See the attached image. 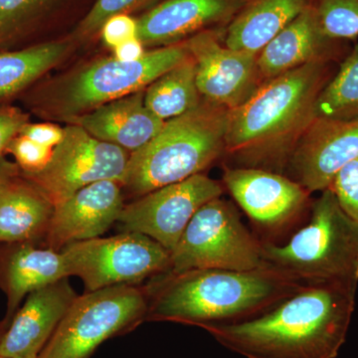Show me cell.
<instances>
[{"label": "cell", "instance_id": "cell-2", "mask_svg": "<svg viewBox=\"0 0 358 358\" xmlns=\"http://www.w3.org/2000/svg\"><path fill=\"white\" fill-rule=\"evenodd\" d=\"M334 62L313 61L264 82L229 110L225 155L231 166L285 174L289 157L315 117Z\"/></svg>", "mask_w": 358, "mask_h": 358}, {"label": "cell", "instance_id": "cell-20", "mask_svg": "<svg viewBox=\"0 0 358 358\" xmlns=\"http://www.w3.org/2000/svg\"><path fill=\"white\" fill-rule=\"evenodd\" d=\"M63 254L35 243L13 244L0 262V288L7 296V319L32 292L69 278Z\"/></svg>", "mask_w": 358, "mask_h": 358}, {"label": "cell", "instance_id": "cell-14", "mask_svg": "<svg viewBox=\"0 0 358 358\" xmlns=\"http://www.w3.org/2000/svg\"><path fill=\"white\" fill-rule=\"evenodd\" d=\"M358 159V117H315L287 166L285 174L308 192H322L346 164Z\"/></svg>", "mask_w": 358, "mask_h": 358}, {"label": "cell", "instance_id": "cell-16", "mask_svg": "<svg viewBox=\"0 0 358 358\" xmlns=\"http://www.w3.org/2000/svg\"><path fill=\"white\" fill-rule=\"evenodd\" d=\"M249 0H162L136 20L143 46L180 43L197 33L226 29Z\"/></svg>", "mask_w": 358, "mask_h": 358}, {"label": "cell", "instance_id": "cell-32", "mask_svg": "<svg viewBox=\"0 0 358 358\" xmlns=\"http://www.w3.org/2000/svg\"><path fill=\"white\" fill-rule=\"evenodd\" d=\"M27 122H29L28 115L17 108H0V171L6 164L2 155L6 152L10 141L20 133Z\"/></svg>", "mask_w": 358, "mask_h": 358}, {"label": "cell", "instance_id": "cell-27", "mask_svg": "<svg viewBox=\"0 0 358 358\" xmlns=\"http://www.w3.org/2000/svg\"><path fill=\"white\" fill-rule=\"evenodd\" d=\"M55 0H0V45L21 34Z\"/></svg>", "mask_w": 358, "mask_h": 358}, {"label": "cell", "instance_id": "cell-8", "mask_svg": "<svg viewBox=\"0 0 358 358\" xmlns=\"http://www.w3.org/2000/svg\"><path fill=\"white\" fill-rule=\"evenodd\" d=\"M262 247V241L242 222L234 204L218 197L205 203L188 223L171 251L167 272L254 270L265 266Z\"/></svg>", "mask_w": 358, "mask_h": 358}, {"label": "cell", "instance_id": "cell-31", "mask_svg": "<svg viewBox=\"0 0 358 358\" xmlns=\"http://www.w3.org/2000/svg\"><path fill=\"white\" fill-rule=\"evenodd\" d=\"M100 32L103 42L115 49L129 40L138 38V24L129 14H117L103 23Z\"/></svg>", "mask_w": 358, "mask_h": 358}, {"label": "cell", "instance_id": "cell-9", "mask_svg": "<svg viewBox=\"0 0 358 358\" xmlns=\"http://www.w3.org/2000/svg\"><path fill=\"white\" fill-rule=\"evenodd\" d=\"M71 275L83 281L87 292L138 285L169 270L171 252L138 232L124 231L109 238L76 242L61 250Z\"/></svg>", "mask_w": 358, "mask_h": 358}, {"label": "cell", "instance_id": "cell-6", "mask_svg": "<svg viewBox=\"0 0 358 358\" xmlns=\"http://www.w3.org/2000/svg\"><path fill=\"white\" fill-rule=\"evenodd\" d=\"M189 57L183 41L145 52L136 61L103 59L59 85L49 99V110L70 121L105 103L143 91Z\"/></svg>", "mask_w": 358, "mask_h": 358}, {"label": "cell", "instance_id": "cell-26", "mask_svg": "<svg viewBox=\"0 0 358 358\" xmlns=\"http://www.w3.org/2000/svg\"><path fill=\"white\" fill-rule=\"evenodd\" d=\"M322 32L348 42L358 38V0H310Z\"/></svg>", "mask_w": 358, "mask_h": 358}, {"label": "cell", "instance_id": "cell-19", "mask_svg": "<svg viewBox=\"0 0 358 358\" xmlns=\"http://www.w3.org/2000/svg\"><path fill=\"white\" fill-rule=\"evenodd\" d=\"M99 140L124 148L129 154L145 147L164 122L145 105V90L105 103L70 120Z\"/></svg>", "mask_w": 358, "mask_h": 358}, {"label": "cell", "instance_id": "cell-11", "mask_svg": "<svg viewBox=\"0 0 358 358\" xmlns=\"http://www.w3.org/2000/svg\"><path fill=\"white\" fill-rule=\"evenodd\" d=\"M131 154L99 140L76 124L64 128V136L41 171L21 173L53 205L85 186L102 180H124Z\"/></svg>", "mask_w": 358, "mask_h": 358}, {"label": "cell", "instance_id": "cell-1", "mask_svg": "<svg viewBox=\"0 0 358 358\" xmlns=\"http://www.w3.org/2000/svg\"><path fill=\"white\" fill-rule=\"evenodd\" d=\"M357 289L303 285L255 317L203 329L244 358H336L348 336Z\"/></svg>", "mask_w": 358, "mask_h": 358}, {"label": "cell", "instance_id": "cell-13", "mask_svg": "<svg viewBox=\"0 0 358 358\" xmlns=\"http://www.w3.org/2000/svg\"><path fill=\"white\" fill-rule=\"evenodd\" d=\"M225 29L207 30L185 40L196 65V85L207 102L232 110L246 102L264 83L256 54L224 43Z\"/></svg>", "mask_w": 358, "mask_h": 358}, {"label": "cell", "instance_id": "cell-10", "mask_svg": "<svg viewBox=\"0 0 358 358\" xmlns=\"http://www.w3.org/2000/svg\"><path fill=\"white\" fill-rule=\"evenodd\" d=\"M222 185L248 216L262 242L278 243V238L310 215L312 193L286 174L225 166Z\"/></svg>", "mask_w": 358, "mask_h": 358}, {"label": "cell", "instance_id": "cell-25", "mask_svg": "<svg viewBox=\"0 0 358 358\" xmlns=\"http://www.w3.org/2000/svg\"><path fill=\"white\" fill-rule=\"evenodd\" d=\"M315 117L334 120L358 117V41L320 92Z\"/></svg>", "mask_w": 358, "mask_h": 358}, {"label": "cell", "instance_id": "cell-36", "mask_svg": "<svg viewBox=\"0 0 358 358\" xmlns=\"http://www.w3.org/2000/svg\"><path fill=\"white\" fill-rule=\"evenodd\" d=\"M11 319H6L3 322H0V343H1L2 338H3L4 334H6L7 327L10 324Z\"/></svg>", "mask_w": 358, "mask_h": 358}, {"label": "cell", "instance_id": "cell-34", "mask_svg": "<svg viewBox=\"0 0 358 358\" xmlns=\"http://www.w3.org/2000/svg\"><path fill=\"white\" fill-rule=\"evenodd\" d=\"M115 57L120 61H136L145 55V46L140 40L134 38L124 42L114 49Z\"/></svg>", "mask_w": 358, "mask_h": 358}, {"label": "cell", "instance_id": "cell-35", "mask_svg": "<svg viewBox=\"0 0 358 358\" xmlns=\"http://www.w3.org/2000/svg\"><path fill=\"white\" fill-rule=\"evenodd\" d=\"M16 174H17L16 167L6 162V166L0 171V197H1L2 193H3L4 189H6L9 181H10Z\"/></svg>", "mask_w": 358, "mask_h": 358}, {"label": "cell", "instance_id": "cell-7", "mask_svg": "<svg viewBox=\"0 0 358 358\" xmlns=\"http://www.w3.org/2000/svg\"><path fill=\"white\" fill-rule=\"evenodd\" d=\"M147 288L110 287L78 296L38 358H90L103 341L147 320Z\"/></svg>", "mask_w": 358, "mask_h": 358}, {"label": "cell", "instance_id": "cell-37", "mask_svg": "<svg viewBox=\"0 0 358 358\" xmlns=\"http://www.w3.org/2000/svg\"><path fill=\"white\" fill-rule=\"evenodd\" d=\"M0 358H20V357H0ZM26 358H38V357H26Z\"/></svg>", "mask_w": 358, "mask_h": 358}, {"label": "cell", "instance_id": "cell-5", "mask_svg": "<svg viewBox=\"0 0 358 358\" xmlns=\"http://www.w3.org/2000/svg\"><path fill=\"white\" fill-rule=\"evenodd\" d=\"M262 243L264 265L300 284L358 286V222L331 188L313 200L307 222L288 241Z\"/></svg>", "mask_w": 358, "mask_h": 358}, {"label": "cell", "instance_id": "cell-18", "mask_svg": "<svg viewBox=\"0 0 358 358\" xmlns=\"http://www.w3.org/2000/svg\"><path fill=\"white\" fill-rule=\"evenodd\" d=\"M346 42L327 37L313 6L299 14L257 56L263 82L280 76L313 61L338 62L348 55Z\"/></svg>", "mask_w": 358, "mask_h": 358}, {"label": "cell", "instance_id": "cell-3", "mask_svg": "<svg viewBox=\"0 0 358 358\" xmlns=\"http://www.w3.org/2000/svg\"><path fill=\"white\" fill-rule=\"evenodd\" d=\"M301 286L268 266L249 271L197 268L162 273L145 287L147 320L201 329L236 324L265 313Z\"/></svg>", "mask_w": 358, "mask_h": 358}, {"label": "cell", "instance_id": "cell-29", "mask_svg": "<svg viewBox=\"0 0 358 358\" xmlns=\"http://www.w3.org/2000/svg\"><path fill=\"white\" fill-rule=\"evenodd\" d=\"M54 150L18 134L9 143L6 152H10L15 157L23 173H33L46 166Z\"/></svg>", "mask_w": 358, "mask_h": 358}, {"label": "cell", "instance_id": "cell-30", "mask_svg": "<svg viewBox=\"0 0 358 358\" xmlns=\"http://www.w3.org/2000/svg\"><path fill=\"white\" fill-rule=\"evenodd\" d=\"M329 188L333 190L343 211L358 222V159L343 166Z\"/></svg>", "mask_w": 358, "mask_h": 358}, {"label": "cell", "instance_id": "cell-33", "mask_svg": "<svg viewBox=\"0 0 358 358\" xmlns=\"http://www.w3.org/2000/svg\"><path fill=\"white\" fill-rule=\"evenodd\" d=\"M30 140L36 141L45 147L55 148L64 136V128L53 124H27L23 127L20 133Z\"/></svg>", "mask_w": 358, "mask_h": 358}, {"label": "cell", "instance_id": "cell-12", "mask_svg": "<svg viewBox=\"0 0 358 358\" xmlns=\"http://www.w3.org/2000/svg\"><path fill=\"white\" fill-rule=\"evenodd\" d=\"M223 192L222 183L203 173L196 174L124 205L117 222L124 231L152 238L171 252L194 214Z\"/></svg>", "mask_w": 358, "mask_h": 358}, {"label": "cell", "instance_id": "cell-24", "mask_svg": "<svg viewBox=\"0 0 358 358\" xmlns=\"http://www.w3.org/2000/svg\"><path fill=\"white\" fill-rule=\"evenodd\" d=\"M66 42H48L17 51L0 52V99L20 93L57 64Z\"/></svg>", "mask_w": 358, "mask_h": 358}, {"label": "cell", "instance_id": "cell-15", "mask_svg": "<svg viewBox=\"0 0 358 358\" xmlns=\"http://www.w3.org/2000/svg\"><path fill=\"white\" fill-rule=\"evenodd\" d=\"M122 187L117 181H98L54 205L44 237L47 248L60 252L68 245L103 235L119 221L124 209Z\"/></svg>", "mask_w": 358, "mask_h": 358}, {"label": "cell", "instance_id": "cell-23", "mask_svg": "<svg viewBox=\"0 0 358 358\" xmlns=\"http://www.w3.org/2000/svg\"><path fill=\"white\" fill-rule=\"evenodd\" d=\"M201 101L196 85V65L192 56L145 90V107L164 122L187 114L199 107Z\"/></svg>", "mask_w": 358, "mask_h": 358}, {"label": "cell", "instance_id": "cell-22", "mask_svg": "<svg viewBox=\"0 0 358 358\" xmlns=\"http://www.w3.org/2000/svg\"><path fill=\"white\" fill-rule=\"evenodd\" d=\"M310 0H249L224 33V43L258 55Z\"/></svg>", "mask_w": 358, "mask_h": 358}, {"label": "cell", "instance_id": "cell-21", "mask_svg": "<svg viewBox=\"0 0 358 358\" xmlns=\"http://www.w3.org/2000/svg\"><path fill=\"white\" fill-rule=\"evenodd\" d=\"M54 205L30 181L16 174L0 197V243L44 239Z\"/></svg>", "mask_w": 358, "mask_h": 358}, {"label": "cell", "instance_id": "cell-17", "mask_svg": "<svg viewBox=\"0 0 358 358\" xmlns=\"http://www.w3.org/2000/svg\"><path fill=\"white\" fill-rule=\"evenodd\" d=\"M77 296L68 278L28 294L2 338L0 357H38Z\"/></svg>", "mask_w": 358, "mask_h": 358}, {"label": "cell", "instance_id": "cell-28", "mask_svg": "<svg viewBox=\"0 0 358 358\" xmlns=\"http://www.w3.org/2000/svg\"><path fill=\"white\" fill-rule=\"evenodd\" d=\"M162 0H96L91 10L80 23L78 32L90 36L101 31V28L109 18L117 14H129L138 9L152 8Z\"/></svg>", "mask_w": 358, "mask_h": 358}, {"label": "cell", "instance_id": "cell-4", "mask_svg": "<svg viewBox=\"0 0 358 358\" xmlns=\"http://www.w3.org/2000/svg\"><path fill=\"white\" fill-rule=\"evenodd\" d=\"M229 110L202 99L199 107L164 122L131 154L122 186L136 196L202 173L225 155Z\"/></svg>", "mask_w": 358, "mask_h": 358}]
</instances>
